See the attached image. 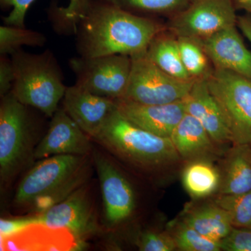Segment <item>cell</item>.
<instances>
[{
  "label": "cell",
  "instance_id": "6da1fadb",
  "mask_svg": "<svg viewBox=\"0 0 251 251\" xmlns=\"http://www.w3.org/2000/svg\"><path fill=\"white\" fill-rule=\"evenodd\" d=\"M165 30L153 18L138 16L113 5L92 0L75 33L78 56L144 53L153 38Z\"/></svg>",
  "mask_w": 251,
  "mask_h": 251
},
{
  "label": "cell",
  "instance_id": "7a4b0ae2",
  "mask_svg": "<svg viewBox=\"0 0 251 251\" xmlns=\"http://www.w3.org/2000/svg\"><path fill=\"white\" fill-rule=\"evenodd\" d=\"M89 156L55 155L41 159L18 184L14 205L44 212L85 184L90 173Z\"/></svg>",
  "mask_w": 251,
  "mask_h": 251
},
{
  "label": "cell",
  "instance_id": "3957f363",
  "mask_svg": "<svg viewBox=\"0 0 251 251\" xmlns=\"http://www.w3.org/2000/svg\"><path fill=\"white\" fill-rule=\"evenodd\" d=\"M93 139L115 156L149 171L171 166L181 159L171 138L143 129L128 121L117 108Z\"/></svg>",
  "mask_w": 251,
  "mask_h": 251
},
{
  "label": "cell",
  "instance_id": "277c9868",
  "mask_svg": "<svg viewBox=\"0 0 251 251\" xmlns=\"http://www.w3.org/2000/svg\"><path fill=\"white\" fill-rule=\"evenodd\" d=\"M14 80L11 92L21 103L52 117L67 87L55 56L47 49L32 54L23 49L11 55Z\"/></svg>",
  "mask_w": 251,
  "mask_h": 251
},
{
  "label": "cell",
  "instance_id": "5b68a950",
  "mask_svg": "<svg viewBox=\"0 0 251 251\" xmlns=\"http://www.w3.org/2000/svg\"><path fill=\"white\" fill-rule=\"evenodd\" d=\"M31 107L9 92L0 103V178L8 184L34 158L35 120Z\"/></svg>",
  "mask_w": 251,
  "mask_h": 251
},
{
  "label": "cell",
  "instance_id": "8992f818",
  "mask_svg": "<svg viewBox=\"0 0 251 251\" xmlns=\"http://www.w3.org/2000/svg\"><path fill=\"white\" fill-rule=\"evenodd\" d=\"M228 125L232 143L251 145V80L214 67L206 77Z\"/></svg>",
  "mask_w": 251,
  "mask_h": 251
},
{
  "label": "cell",
  "instance_id": "52a82bcc",
  "mask_svg": "<svg viewBox=\"0 0 251 251\" xmlns=\"http://www.w3.org/2000/svg\"><path fill=\"white\" fill-rule=\"evenodd\" d=\"M131 57L129 80L124 98L146 105H161L184 100L195 80H183L157 67L146 52Z\"/></svg>",
  "mask_w": 251,
  "mask_h": 251
},
{
  "label": "cell",
  "instance_id": "ba28073f",
  "mask_svg": "<svg viewBox=\"0 0 251 251\" xmlns=\"http://www.w3.org/2000/svg\"><path fill=\"white\" fill-rule=\"evenodd\" d=\"M131 57L125 54L72 57L69 65L76 85L91 93L112 99L124 98L131 69Z\"/></svg>",
  "mask_w": 251,
  "mask_h": 251
},
{
  "label": "cell",
  "instance_id": "9c48e42d",
  "mask_svg": "<svg viewBox=\"0 0 251 251\" xmlns=\"http://www.w3.org/2000/svg\"><path fill=\"white\" fill-rule=\"evenodd\" d=\"M232 0H194L175 14L168 29L176 37L201 40L236 26Z\"/></svg>",
  "mask_w": 251,
  "mask_h": 251
},
{
  "label": "cell",
  "instance_id": "30bf717a",
  "mask_svg": "<svg viewBox=\"0 0 251 251\" xmlns=\"http://www.w3.org/2000/svg\"><path fill=\"white\" fill-rule=\"evenodd\" d=\"M92 153L101 191L104 224L108 229L117 228L134 213V190L108 156L97 151Z\"/></svg>",
  "mask_w": 251,
  "mask_h": 251
},
{
  "label": "cell",
  "instance_id": "8fae6325",
  "mask_svg": "<svg viewBox=\"0 0 251 251\" xmlns=\"http://www.w3.org/2000/svg\"><path fill=\"white\" fill-rule=\"evenodd\" d=\"M87 187L83 185L61 202L34 216L35 223L67 229L80 241L97 232L93 204Z\"/></svg>",
  "mask_w": 251,
  "mask_h": 251
},
{
  "label": "cell",
  "instance_id": "7c38bea8",
  "mask_svg": "<svg viewBox=\"0 0 251 251\" xmlns=\"http://www.w3.org/2000/svg\"><path fill=\"white\" fill-rule=\"evenodd\" d=\"M91 138L63 108H59L51 117L46 135L36 145L34 158L65 154L90 156L93 152Z\"/></svg>",
  "mask_w": 251,
  "mask_h": 251
},
{
  "label": "cell",
  "instance_id": "4fadbf2b",
  "mask_svg": "<svg viewBox=\"0 0 251 251\" xmlns=\"http://www.w3.org/2000/svg\"><path fill=\"white\" fill-rule=\"evenodd\" d=\"M62 103L68 115L92 139L117 108L116 99L96 95L76 84L67 87Z\"/></svg>",
  "mask_w": 251,
  "mask_h": 251
},
{
  "label": "cell",
  "instance_id": "5bb4252c",
  "mask_svg": "<svg viewBox=\"0 0 251 251\" xmlns=\"http://www.w3.org/2000/svg\"><path fill=\"white\" fill-rule=\"evenodd\" d=\"M117 110L128 121L150 133L171 138L186 113L184 100L161 105H146L125 99H116Z\"/></svg>",
  "mask_w": 251,
  "mask_h": 251
},
{
  "label": "cell",
  "instance_id": "9a60e30c",
  "mask_svg": "<svg viewBox=\"0 0 251 251\" xmlns=\"http://www.w3.org/2000/svg\"><path fill=\"white\" fill-rule=\"evenodd\" d=\"M196 41L214 67L230 71L251 80V52L246 47L236 26Z\"/></svg>",
  "mask_w": 251,
  "mask_h": 251
},
{
  "label": "cell",
  "instance_id": "2e32d148",
  "mask_svg": "<svg viewBox=\"0 0 251 251\" xmlns=\"http://www.w3.org/2000/svg\"><path fill=\"white\" fill-rule=\"evenodd\" d=\"M184 102L186 112L202 125L216 144L232 143V135L224 112L211 93L206 77L195 80Z\"/></svg>",
  "mask_w": 251,
  "mask_h": 251
},
{
  "label": "cell",
  "instance_id": "e0dca14e",
  "mask_svg": "<svg viewBox=\"0 0 251 251\" xmlns=\"http://www.w3.org/2000/svg\"><path fill=\"white\" fill-rule=\"evenodd\" d=\"M35 0H0L3 7H11L7 16L3 18L4 25L25 27L26 15ZM92 0H70L67 7L54 4L50 6L48 14L54 30L59 34L75 35L77 24L85 14Z\"/></svg>",
  "mask_w": 251,
  "mask_h": 251
},
{
  "label": "cell",
  "instance_id": "ac0fdd59",
  "mask_svg": "<svg viewBox=\"0 0 251 251\" xmlns=\"http://www.w3.org/2000/svg\"><path fill=\"white\" fill-rule=\"evenodd\" d=\"M2 250L67 251L76 245V238L64 228L34 223L16 233L1 237Z\"/></svg>",
  "mask_w": 251,
  "mask_h": 251
},
{
  "label": "cell",
  "instance_id": "d6986e66",
  "mask_svg": "<svg viewBox=\"0 0 251 251\" xmlns=\"http://www.w3.org/2000/svg\"><path fill=\"white\" fill-rule=\"evenodd\" d=\"M171 139L181 159L209 160L219 154L216 143L195 117L186 112L173 130Z\"/></svg>",
  "mask_w": 251,
  "mask_h": 251
},
{
  "label": "cell",
  "instance_id": "ffe728a7",
  "mask_svg": "<svg viewBox=\"0 0 251 251\" xmlns=\"http://www.w3.org/2000/svg\"><path fill=\"white\" fill-rule=\"evenodd\" d=\"M218 194L236 195L251 191V145L235 144L229 150L221 173Z\"/></svg>",
  "mask_w": 251,
  "mask_h": 251
},
{
  "label": "cell",
  "instance_id": "44dd1931",
  "mask_svg": "<svg viewBox=\"0 0 251 251\" xmlns=\"http://www.w3.org/2000/svg\"><path fill=\"white\" fill-rule=\"evenodd\" d=\"M181 219L202 235L218 242L233 227L227 212L214 202L191 208Z\"/></svg>",
  "mask_w": 251,
  "mask_h": 251
},
{
  "label": "cell",
  "instance_id": "7402d4cb",
  "mask_svg": "<svg viewBox=\"0 0 251 251\" xmlns=\"http://www.w3.org/2000/svg\"><path fill=\"white\" fill-rule=\"evenodd\" d=\"M165 31V30H164ZM161 31L151 41L147 50L149 59L168 75L183 80H196L190 76L180 56L177 39Z\"/></svg>",
  "mask_w": 251,
  "mask_h": 251
},
{
  "label": "cell",
  "instance_id": "603a6c76",
  "mask_svg": "<svg viewBox=\"0 0 251 251\" xmlns=\"http://www.w3.org/2000/svg\"><path fill=\"white\" fill-rule=\"evenodd\" d=\"M221 173L209 160L188 162L182 173L185 189L192 198L201 199L219 191Z\"/></svg>",
  "mask_w": 251,
  "mask_h": 251
},
{
  "label": "cell",
  "instance_id": "cb8c5ba5",
  "mask_svg": "<svg viewBox=\"0 0 251 251\" xmlns=\"http://www.w3.org/2000/svg\"><path fill=\"white\" fill-rule=\"evenodd\" d=\"M113 5L138 16L150 17L153 15L180 12L194 0H97Z\"/></svg>",
  "mask_w": 251,
  "mask_h": 251
},
{
  "label": "cell",
  "instance_id": "d4e9b609",
  "mask_svg": "<svg viewBox=\"0 0 251 251\" xmlns=\"http://www.w3.org/2000/svg\"><path fill=\"white\" fill-rule=\"evenodd\" d=\"M47 43L44 34L25 27L7 25L0 27V54L10 55L22 49L23 46L44 47Z\"/></svg>",
  "mask_w": 251,
  "mask_h": 251
},
{
  "label": "cell",
  "instance_id": "484cf974",
  "mask_svg": "<svg viewBox=\"0 0 251 251\" xmlns=\"http://www.w3.org/2000/svg\"><path fill=\"white\" fill-rule=\"evenodd\" d=\"M176 249L183 251H219L221 242L198 232L182 219L173 221L168 226Z\"/></svg>",
  "mask_w": 251,
  "mask_h": 251
},
{
  "label": "cell",
  "instance_id": "4316f807",
  "mask_svg": "<svg viewBox=\"0 0 251 251\" xmlns=\"http://www.w3.org/2000/svg\"><path fill=\"white\" fill-rule=\"evenodd\" d=\"M180 56L186 72L193 79L206 77L210 74L207 56L195 39L176 37Z\"/></svg>",
  "mask_w": 251,
  "mask_h": 251
},
{
  "label": "cell",
  "instance_id": "83f0119b",
  "mask_svg": "<svg viewBox=\"0 0 251 251\" xmlns=\"http://www.w3.org/2000/svg\"><path fill=\"white\" fill-rule=\"evenodd\" d=\"M214 202L227 212L233 227H249L250 226L251 191L241 194H218Z\"/></svg>",
  "mask_w": 251,
  "mask_h": 251
},
{
  "label": "cell",
  "instance_id": "f1b7e54d",
  "mask_svg": "<svg viewBox=\"0 0 251 251\" xmlns=\"http://www.w3.org/2000/svg\"><path fill=\"white\" fill-rule=\"evenodd\" d=\"M141 251H173L176 246L169 231H146L137 237L135 242Z\"/></svg>",
  "mask_w": 251,
  "mask_h": 251
},
{
  "label": "cell",
  "instance_id": "f546056e",
  "mask_svg": "<svg viewBox=\"0 0 251 251\" xmlns=\"http://www.w3.org/2000/svg\"><path fill=\"white\" fill-rule=\"evenodd\" d=\"M220 242L221 251H251V229L233 227Z\"/></svg>",
  "mask_w": 251,
  "mask_h": 251
},
{
  "label": "cell",
  "instance_id": "4dcf8cb0",
  "mask_svg": "<svg viewBox=\"0 0 251 251\" xmlns=\"http://www.w3.org/2000/svg\"><path fill=\"white\" fill-rule=\"evenodd\" d=\"M14 70L12 60L8 55L0 57V97H3L12 90Z\"/></svg>",
  "mask_w": 251,
  "mask_h": 251
},
{
  "label": "cell",
  "instance_id": "1f68e13d",
  "mask_svg": "<svg viewBox=\"0 0 251 251\" xmlns=\"http://www.w3.org/2000/svg\"><path fill=\"white\" fill-rule=\"evenodd\" d=\"M34 216L31 217L20 218L18 219H1L0 221V231L1 237H7L11 234L16 233L29 225L34 224Z\"/></svg>",
  "mask_w": 251,
  "mask_h": 251
},
{
  "label": "cell",
  "instance_id": "d6a6232c",
  "mask_svg": "<svg viewBox=\"0 0 251 251\" xmlns=\"http://www.w3.org/2000/svg\"><path fill=\"white\" fill-rule=\"evenodd\" d=\"M237 24L243 34L251 43V16H242L237 18Z\"/></svg>",
  "mask_w": 251,
  "mask_h": 251
},
{
  "label": "cell",
  "instance_id": "836d02e7",
  "mask_svg": "<svg viewBox=\"0 0 251 251\" xmlns=\"http://www.w3.org/2000/svg\"><path fill=\"white\" fill-rule=\"evenodd\" d=\"M243 9L247 11L251 16V0H234Z\"/></svg>",
  "mask_w": 251,
  "mask_h": 251
},
{
  "label": "cell",
  "instance_id": "e575fe53",
  "mask_svg": "<svg viewBox=\"0 0 251 251\" xmlns=\"http://www.w3.org/2000/svg\"><path fill=\"white\" fill-rule=\"evenodd\" d=\"M249 228H251V224L250 225V226H249Z\"/></svg>",
  "mask_w": 251,
  "mask_h": 251
}]
</instances>
